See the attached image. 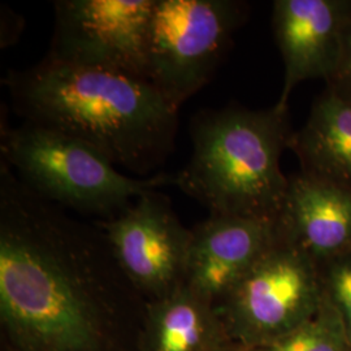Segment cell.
Listing matches in <instances>:
<instances>
[{
    "label": "cell",
    "mask_w": 351,
    "mask_h": 351,
    "mask_svg": "<svg viewBox=\"0 0 351 351\" xmlns=\"http://www.w3.org/2000/svg\"><path fill=\"white\" fill-rule=\"evenodd\" d=\"M99 228L136 290L159 300L185 284L191 230L158 190L141 195Z\"/></svg>",
    "instance_id": "obj_8"
},
{
    "label": "cell",
    "mask_w": 351,
    "mask_h": 351,
    "mask_svg": "<svg viewBox=\"0 0 351 351\" xmlns=\"http://www.w3.org/2000/svg\"><path fill=\"white\" fill-rule=\"evenodd\" d=\"M289 150L297 156L303 175L351 191V104L324 88L306 123L294 130Z\"/></svg>",
    "instance_id": "obj_12"
},
{
    "label": "cell",
    "mask_w": 351,
    "mask_h": 351,
    "mask_svg": "<svg viewBox=\"0 0 351 351\" xmlns=\"http://www.w3.org/2000/svg\"><path fill=\"white\" fill-rule=\"evenodd\" d=\"M323 297L317 263L280 226L275 242L220 302L216 313L224 320L226 335L250 351L311 319Z\"/></svg>",
    "instance_id": "obj_5"
},
{
    "label": "cell",
    "mask_w": 351,
    "mask_h": 351,
    "mask_svg": "<svg viewBox=\"0 0 351 351\" xmlns=\"http://www.w3.org/2000/svg\"><path fill=\"white\" fill-rule=\"evenodd\" d=\"M323 285L337 307L351 343V252L317 264Z\"/></svg>",
    "instance_id": "obj_15"
},
{
    "label": "cell",
    "mask_w": 351,
    "mask_h": 351,
    "mask_svg": "<svg viewBox=\"0 0 351 351\" xmlns=\"http://www.w3.org/2000/svg\"><path fill=\"white\" fill-rule=\"evenodd\" d=\"M278 221L317 264L351 252V191L348 189L301 172L290 176Z\"/></svg>",
    "instance_id": "obj_11"
},
{
    "label": "cell",
    "mask_w": 351,
    "mask_h": 351,
    "mask_svg": "<svg viewBox=\"0 0 351 351\" xmlns=\"http://www.w3.org/2000/svg\"><path fill=\"white\" fill-rule=\"evenodd\" d=\"M215 351H234V350H232V349H228V348H226V345H223V346H220V348H219V349H217V350H215Z\"/></svg>",
    "instance_id": "obj_17"
},
{
    "label": "cell",
    "mask_w": 351,
    "mask_h": 351,
    "mask_svg": "<svg viewBox=\"0 0 351 351\" xmlns=\"http://www.w3.org/2000/svg\"><path fill=\"white\" fill-rule=\"evenodd\" d=\"M250 351H351L337 307L324 289L317 313L285 336Z\"/></svg>",
    "instance_id": "obj_14"
},
{
    "label": "cell",
    "mask_w": 351,
    "mask_h": 351,
    "mask_svg": "<svg viewBox=\"0 0 351 351\" xmlns=\"http://www.w3.org/2000/svg\"><path fill=\"white\" fill-rule=\"evenodd\" d=\"M3 84L24 121L80 139L129 172L149 175L175 150L178 108L146 80L45 56Z\"/></svg>",
    "instance_id": "obj_2"
},
{
    "label": "cell",
    "mask_w": 351,
    "mask_h": 351,
    "mask_svg": "<svg viewBox=\"0 0 351 351\" xmlns=\"http://www.w3.org/2000/svg\"><path fill=\"white\" fill-rule=\"evenodd\" d=\"M156 0H59L47 58L147 80Z\"/></svg>",
    "instance_id": "obj_7"
},
{
    "label": "cell",
    "mask_w": 351,
    "mask_h": 351,
    "mask_svg": "<svg viewBox=\"0 0 351 351\" xmlns=\"http://www.w3.org/2000/svg\"><path fill=\"white\" fill-rule=\"evenodd\" d=\"M351 0H276L272 29L284 62V85L276 106L289 110L294 88L326 77L339 58Z\"/></svg>",
    "instance_id": "obj_10"
},
{
    "label": "cell",
    "mask_w": 351,
    "mask_h": 351,
    "mask_svg": "<svg viewBox=\"0 0 351 351\" xmlns=\"http://www.w3.org/2000/svg\"><path fill=\"white\" fill-rule=\"evenodd\" d=\"M119 280L128 278L101 229L0 164V308L23 350H95L97 307Z\"/></svg>",
    "instance_id": "obj_1"
},
{
    "label": "cell",
    "mask_w": 351,
    "mask_h": 351,
    "mask_svg": "<svg viewBox=\"0 0 351 351\" xmlns=\"http://www.w3.org/2000/svg\"><path fill=\"white\" fill-rule=\"evenodd\" d=\"M224 328L211 302L185 284L149 307L145 351H215L226 345Z\"/></svg>",
    "instance_id": "obj_13"
},
{
    "label": "cell",
    "mask_w": 351,
    "mask_h": 351,
    "mask_svg": "<svg viewBox=\"0 0 351 351\" xmlns=\"http://www.w3.org/2000/svg\"><path fill=\"white\" fill-rule=\"evenodd\" d=\"M1 162L42 198L63 208L108 220L141 195L172 185L173 176L134 178L88 143L63 132L23 121L1 123Z\"/></svg>",
    "instance_id": "obj_4"
},
{
    "label": "cell",
    "mask_w": 351,
    "mask_h": 351,
    "mask_svg": "<svg viewBox=\"0 0 351 351\" xmlns=\"http://www.w3.org/2000/svg\"><path fill=\"white\" fill-rule=\"evenodd\" d=\"M189 132L191 156L172 185L210 215L280 219L289 184L280 160L294 134L289 110H203Z\"/></svg>",
    "instance_id": "obj_3"
},
{
    "label": "cell",
    "mask_w": 351,
    "mask_h": 351,
    "mask_svg": "<svg viewBox=\"0 0 351 351\" xmlns=\"http://www.w3.org/2000/svg\"><path fill=\"white\" fill-rule=\"evenodd\" d=\"M326 90L339 101L351 104V7L337 62L326 78Z\"/></svg>",
    "instance_id": "obj_16"
},
{
    "label": "cell",
    "mask_w": 351,
    "mask_h": 351,
    "mask_svg": "<svg viewBox=\"0 0 351 351\" xmlns=\"http://www.w3.org/2000/svg\"><path fill=\"white\" fill-rule=\"evenodd\" d=\"M236 0H156L147 45V80L176 108L213 78L246 19Z\"/></svg>",
    "instance_id": "obj_6"
},
{
    "label": "cell",
    "mask_w": 351,
    "mask_h": 351,
    "mask_svg": "<svg viewBox=\"0 0 351 351\" xmlns=\"http://www.w3.org/2000/svg\"><path fill=\"white\" fill-rule=\"evenodd\" d=\"M278 220L210 215L191 230L185 285L223 301L278 236Z\"/></svg>",
    "instance_id": "obj_9"
}]
</instances>
